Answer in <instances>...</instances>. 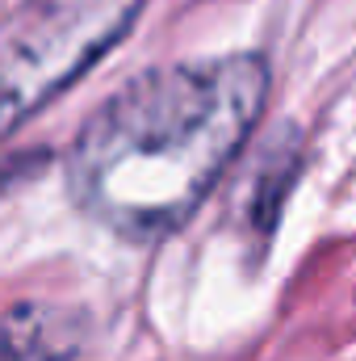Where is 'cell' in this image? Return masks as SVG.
<instances>
[{
  "label": "cell",
  "instance_id": "1",
  "mask_svg": "<svg viewBox=\"0 0 356 361\" xmlns=\"http://www.w3.org/2000/svg\"><path fill=\"white\" fill-rule=\"evenodd\" d=\"M265 55L235 51L139 72L72 139L76 210L130 244H155L210 197L268 105Z\"/></svg>",
  "mask_w": 356,
  "mask_h": 361
},
{
  "label": "cell",
  "instance_id": "2",
  "mask_svg": "<svg viewBox=\"0 0 356 361\" xmlns=\"http://www.w3.org/2000/svg\"><path fill=\"white\" fill-rule=\"evenodd\" d=\"M147 0H30L0 25V139L72 89L134 30Z\"/></svg>",
  "mask_w": 356,
  "mask_h": 361
},
{
  "label": "cell",
  "instance_id": "3",
  "mask_svg": "<svg viewBox=\"0 0 356 361\" xmlns=\"http://www.w3.org/2000/svg\"><path fill=\"white\" fill-rule=\"evenodd\" d=\"M84 345L80 311L21 302L0 311V361H72Z\"/></svg>",
  "mask_w": 356,
  "mask_h": 361
},
{
  "label": "cell",
  "instance_id": "4",
  "mask_svg": "<svg viewBox=\"0 0 356 361\" xmlns=\"http://www.w3.org/2000/svg\"><path fill=\"white\" fill-rule=\"evenodd\" d=\"M293 173H298V164L289 160V152H276V156H268V164L256 177V189H252V202H248L243 219L252 227H260V240H268V231L276 227V210H281L285 193L293 189Z\"/></svg>",
  "mask_w": 356,
  "mask_h": 361
},
{
  "label": "cell",
  "instance_id": "5",
  "mask_svg": "<svg viewBox=\"0 0 356 361\" xmlns=\"http://www.w3.org/2000/svg\"><path fill=\"white\" fill-rule=\"evenodd\" d=\"M46 164V152H25V156H4L0 160V193H8L13 185H21V180L30 177V173H38Z\"/></svg>",
  "mask_w": 356,
  "mask_h": 361
}]
</instances>
